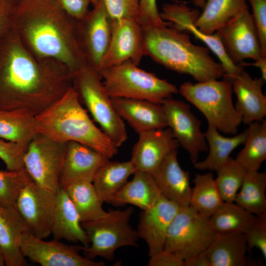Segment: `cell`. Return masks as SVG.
Here are the masks:
<instances>
[{
	"instance_id": "cell-43",
	"label": "cell",
	"mask_w": 266,
	"mask_h": 266,
	"mask_svg": "<svg viewBox=\"0 0 266 266\" xmlns=\"http://www.w3.org/2000/svg\"><path fill=\"white\" fill-rule=\"evenodd\" d=\"M258 33L263 56L266 57V0H248Z\"/></svg>"
},
{
	"instance_id": "cell-28",
	"label": "cell",
	"mask_w": 266,
	"mask_h": 266,
	"mask_svg": "<svg viewBox=\"0 0 266 266\" xmlns=\"http://www.w3.org/2000/svg\"><path fill=\"white\" fill-rule=\"evenodd\" d=\"M248 134L247 129L231 137L221 135L212 126L208 124L204 135L208 144L209 153L203 161L197 162L194 167L199 170L216 171L230 157L232 151L244 144Z\"/></svg>"
},
{
	"instance_id": "cell-18",
	"label": "cell",
	"mask_w": 266,
	"mask_h": 266,
	"mask_svg": "<svg viewBox=\"0 0 266 266\" xmlns=\"http://www.w3.org/2000/svg\"><path fill=\"white\" fill-rule=\"evenodd\" d=\"M138 134L131 160L136 171L152 172L171 151L179 146L168 127L149 130Z\"/></svg>"
},
{
	"instance_id": "cell-9",
	"label": "cell",
	"mask_w": 266,
	"mask_h": 266,
	"mask_svg": "<svg viewBox=\"0 0 266 266\" xmlns=\"http://www.w3.org/2000/svg\"><path fill=\"white\" fill-rule=\"evenodd\" d=\"M217 235L209 218L191 205L180 207L168 228L164 249L184 260L205 250Z\"/></svg>"
},
{
	"instance_id": "cell-25",
	"label": "cell",
	"mask_w": 266,
	"mask_h": 266,
	"mask_svg": "<svg viewBox=\"0 0 266 266\" xmlns=\"http://www.w3.org/2000/svg\"><path fill=\"white\" fill-rule=\"evenodd\" d=\"M128 182L106 202L114 206L131 204L142 210L155 205L162 195L151 172L137 170Z\"/></svg>"
},
{
	"instance_id": "cell-2",
	"label": "cell",
	"mask_w": 266,
	"mask_h": 266,
	"mask_svg": "<svg viewBox=\"0 0 266 266\" xmlns=\"http://www.w3.org/2000/svg\"><path fill=\"white\" fill-rule=\"evenodd\" d=\"M13 29L33 56L62 63L70 77L87 65L77 45L75 20L55 0H18Z\"/></svg>"
},
{
	"instance_id": "cell-29",
	"label": "cell",
	"mask_w": 266,
	"mask_h": 266,
	"mask_svg": "<svg viewBox=\"0 0 266 266\" xmlns=\"http://www.w3.org/2000/svg\"><path fill=\"white\" fill-rule=\"evenodd\" d=\"M136 169L131 161L110 162L100 167L96 172L93 186L103 203L117 193L127 182L128 177Z\"/></svg>"
},
{
	"instance_id": "cell-13",
	"label": "cell",
	"mask_w": 266,
	"mask_h": 266,
	"mask_svg": "<svg viewBox=\"0 0 266 266\" xmlns=\"http://www.w3.org/2000/svg\"><path fill=\"white\" fill-rule=\"evenodd\" d=\"M161 105L167 127L171 130L179 146L188 152L194 164L200 153L208 150L204 133L201 131V121L192 112L189 104L183 100L171 97L165 99Z\"/></svg>"
},
{
	"instance_id": "cell-21",
	"label": "cell",
	"mask_w": 266,
	"mask_h": 266,
	"mask_svg": "<svg viewBox=\"0 0 266 266\" xmlns=\"http://www.w3.org/2000/svg\"><path fill=\"white\" fill-rule=\"evenodd\" d=\"M66 151L60 179V188L79 181L93 182L99 169L109 159L103 154L76 141L66 143Z\"/></svg>"
},
{
	"instance_id": "cell-10",
	"label": "cell",
	"mask_w": 266,
	"mask_h": 266,
	"mask_svg": "<svg viewBox=\"0 0 266 266\" xmlns=\"http://www.w3.org/2000/svg\"><path fill=\"white\" fill-rule=\"evenodd\" d=\"M67 144L37 133L30 142L24 157V167L32 179L57 193Z\"/></svg>"
},
{
	"instance_id": "cell-11",
	"label": "cell",
	"mask_w": 266,
	"mask_h": 266,
	"mask_svg": "<svg viewBox=\"0 0 266 266\" xmlns=\"http://www.w3.org/2000/svg\"><path fill=\"white\" fill-rule=\"evenodd\" d=\"M112 20L102 0L81 20H75V35L86 64L99 72L110 41Z\"/></svg>"
},
{
	"instance_id": "cell-7",
	"label": "cell",
	"mask_w": 266,
	"mask_h": 266,
	"mask_svg": "<svg viewBox=\"0 0 266 266\" xmlns=\"http://www.w3.org/2000/svg\"><path fill=\"white\" fill-rule=\"evenodd\" d=\"M72 87L101 130L118 147L127 139L123 120L106 93L99 72L85 65L70 77Z\"/></svg>"
},
{
	"instance_id": "cell-46",
	"label": "cell",
	"mask_w": 266,
	"mask_h": 266,
	"mask_svg": "<svg viewBox=\"0 0 266 266\" xmlns=\"http://www.w3.org/2000/svg\"><path fill=\"white\" fill-rule=\"evenodd\" d=\"M148 266H184V260L176 254L163 249L150 256Z\"/></svg>"
},
{
	"instance_id": "cell-47",
	"label": "cell",
	"mask_w": 266,
	"mask_h": 266,
	"mask_svg": "<svg viewBox=\"0 0 266 266\" xmlns=\"http://www.w3.org/2000/svg\"><path fill=\"white\" fill-rule=\"evenodd\" d=\"M184 266H210L206 250L184 260Z\"/></svg>"
},
{
	"instance_id": "cell-3",
	"label": "cell",
	"mask_w": 266,
	"mask_h": 266,
	"mask_svg": "<svg viewBox=\"0 0 266 266\" xmlns=\"http://www.w3.org/2000/svg\"><path fill=\"white\" fill-rule=\"evenodd\" d=\"M144 55L179 73L191 76L198 82L217 80L225 71L210 55L207 47L193 44L190 36L169 23L141 25Z\"/></svg>"
},
{
	"instance_id": "cell-39",
	"label": "cell",
	"mask_w": 266,
	"mask_h": 266,
	"mask_svg": "<svg viewBox=\"0 0 266 266\" xmlns=\"http://www.w3.org/2000/svg\"><path fill=\"white\" fill-rule=\"evenodd\" d=\"M29 143L5 141L0 138V158L7 170H18L25 168L24 157Z\"/></svg>"
},
{
	"instance_id": "cell-38",
	"label": "cell",
	"mask_w": 266,
	"mask_h": 266,
	"mask_svg": "<svg viewBox=\"0 0 266 266\" xmlns=\"http://www.w3.org/2000/svg\"><path fill=\"white\" fill-rule=\"evenodd\" d=\"M32 180L25 168L0 171V205L15 206L20 191Z\"/></svg>"
},
{
	"instance_id": "cell-42",
	"label": "cell",
	"mask_w": 266,
	"mask_h": 266,
	"mask_svg": "<svg viewBox=\"0 0 266 266\" xmlns=\"http://www.w3.org/2000/svg\"><path fill=\"white\" fill-rule=\"evenodd\" d=\"M206 0H193L194 4L203 9ZM139 23L141 25L164 23L158 11L156 0H139Z\"/></svg>"
},
{
	"instance_id": "cell-44",
	"label": "cell",
	"mask_w": 266,
	"mask_h": 266,
	"mask_svg": "<svg viewBox=\"0 0 266 266\" xmlns=\"http://www.w3.org/2000/svg\"><path fill=\"white\" fill-rule=\"evenodd\" d=\"M18 0H0V39L13 30Z\"/></svg>"
},
{
	"instance_id": "cell-50",
	"label": "cell",
	"mask_w": 266,
	"mask_h": 266,
	"mask_svg": "<svg viewBox=\"0 0 266 266\" xmlns=\"http://www.w3.org/2000/svg\"><path fill=\"white\" fill-rule=\"evenodd\" d=\"M90 3H91L93 6H95L100 1V0H89Z\"/></svg>"
},
{
	"instance_id": "cell-31",
	"label": "cell",
	"mask_w": 266,
	"mask_h": 266,
	"mask_svg": "<svg viewBox=\"0 0 266 266\" xmlns=\"http://www.w3.org/2000/svg\"><path fill=\"white\" fill-rule=\"evenodd\" d=\"M63 188L73 203L81 223L96 220L107 215L92 182L76 181Z\"/></svg>"
},
{
	"instance_id": "cell-12",
	"label": "cell",
	"mask_w": 266,
	"mask_h": 266,
	"mask_svg": "<svg viewBox=\"0 0 266 266\" xmlns=\"http://www.w3.org/2000/svg\"><path fill=\"white\" fill-rule=\"evenodd\" d=\"M56 194L32 180L17 197L15 206L29 232L38 238L52 234Z\"/></svg>"
},
{
	"instance_id": "cell-41",
	"label": "cell",
	"mask_w": 266,
	"mask_h": 266,
	"mask_svg": "<svg viewBox=\"0 0 266 266\" xmlns=\"http://www.w3.org/2000/svg\"><path fill=\"white\" fill-rule=\"evenodd\" d=\"M247 250L251 252L256 247L266 259V214L256 215L255 218L244 233Z\"/></svg>"
},
{
	"instance_id": "cell-30",
	"label": "cell",
	"mask_w": 266,
	"mask_h": 266,
	"mask_svg": "<svg viewBox=\"0 0 266 266\" xmlns=\"http://www.w3.org/2000/svg\"><path fill=\"white\" fill-rule=\"evenodd\" d=\"M246 5L245 0H206L195 25L203 33L212 34L236 16Z\"/></svg>"
},
{
	"instance_id": "cell-15",
	"label": "cell",
	"mask_w": 266,
	"mask_h": 266,
	"mask_svg": "<svg viewBox=\"0 0 266 266\" xmlns=\"http://www.w3.org/2000/svg\"><path fill=\"white\" fill-rule=\"evenodd\" d=\"M24 257L42 266H104V262H94L82 257L83 246L67 245L58 239L46 241L29 232L24 233L20 240Z\"/></svg>"
},
{
	"instance_id": "cell-48",
	"label": "cell",
	"mask_w": 266,
	"mask_h": 266,
	"mask_svg": "<svg viewBox=\"0 0 266 266\" xmlns=\"http://www.w3.org/2000/svg\"><path fill=\"white\" fill-rule=\"evenodd\" d=\"M242 66H253L258 67L262 73V77L266 81V57H262L259 59L255 61L253 63H244L243 62L240 64Z\"/></svg>"
},
{
	"instance_id": "cell-26",
	"label": "cell",
	"mask_w": 266,
	"mask_h": 266,
	"mask_svg": "<svg viewBox=\"0 0 266 266\" xmlns=\"http://www.w3.org/2000/svg\"><path fill=\"white\" fill-rule=\"evenodd\" d=\"M78 214L65 190L60 188L56 194L52 234L54 239L80 242L84 247L90 243L82 228Z\"/></svg>"
},
{
	"instance_id": "cell-19",
	"label": "cell",
	"mask_w": 266,
	"mask_h": 266,
	"mask_svg": "<svg viewBox=\"0 0 266 266\" xmlns=\"http://www.w3.org/2000/svg\"><path fill=\"white\" fill-rule=\"evenodd\" d=\"M180 207L164 197L152 207L139 214L137 233L148 247L151 256L164 249L168 228Z\"/></svg>"
},
{
	"instance_id": "cell-24",
	"label": "cell",
	"mask_w": 266,
	"mask_h": 266,
	"mask_svg": "<svg viewBox=\"0 0 266 266\" xmlns=\"http://www.w3.org/2000/svg\"><path fill=\"white\" fill-rule=\"evenodd\" d=\"M29 232L16 206L0 205V247L6 266H22L26 263L20 247L22 234Z\"/></svg>"
},
{
	"instance_id": "cell-1",
	"label": "cell",
	"mask_w": 266,
	"mask_h": 266,
	"mask_svg": "<svg viewBox=\"0 0 266 266\" xmlns=\"http://www.w3.org/2000/svg\"><path fill=\"white\" fill-rule=\"evenodd\" d=\"M71 86L65 65L33 56L13 29L0 39V109L36 116Z\"/></svg>"
},
{
	"instance_id": "cell-17",
	"label": "cell",
	"mask_w": 266,
	"mask_h": 266,
	"mask_svg": "<svg viewBox=\"0 0 266 266\" xmlns=\"http://www.w3.org/2000/svg\"><path fill=\"white\" fill-rule=\"evenodd\" d=\"M143 56V35L139 22L132 19L112 20L109 45L99 71L128 61L138 66Z\"/></svg>"
},
{
	"instance_id": "cell-33",
	"label": "cell",
	"mask_w": 266,
	"mask_h": 266,
	"mask_svg": "<svg viewBox=\"0 0 266 266\" xmlns=\"http://www.w3.org/2000/svg\"><path fill=\"white\" fill-rule=\"evenodd\" d=\"M244 148L235 159L246 171L259 170L266 159V121L249 125Z\"/></svg>"
},
{
	"instance_id": "cell-45",
	"label": "cell",
	"mask_w": 266,
	"mask_h": 266,
	"mask_svg": "<svg viewBox=\"0 0 266 266\" xmlns=\"http://www.w3.org/2000/svg\"><path fill=\"white\" fill-rule=\"evenodd\" d=\"M58 5L70 18L79 21L89 12V0H55Z\"/></svg>"
},
{
	"instance_id": "cell-14",
	"label": "cell",
	"mask_w": 266,
	"mask_h": 266,
	"mask_svg": "<svg viewBox=\"0 0 266 266\" xmlns=\"http://www.w3.org/2000/svg\"><path fill=\"white\" fill-rule=\"evenodd\" d=\"M231 61L239 65L247 59L263 56L257 30L247 4L216 32Z\"/></svg>"
},
{
	"instance_id": "cell-49",
	"label": "cell",
	"mask_w": 266,
	"mask_h": 266,
	"mask_svg": "<svg viewBox=\"0 0 266 266\" xmlns=\"http://www.w3.org/2000/svg\"><path fill=\"white\" fill-rule=\"evenodd\" d=\"M5 265V260L3 252L0 247V266H3Z\"/></svg>"
},
{
	"instance_id": "cell-4",
	"label": "cell",
	"mask_w": 266,
	"mask_h": 266,
	"mask_svg": "<svg viewBox=\"0 0 266 266\" xmlns=\"http://www.w3.org/2000/svg\"><path fill=\"white\" fill-rule=\"evenodd\" d=\"M35 119L37 133L55 141H76L109 159L118 153V147L94 124L72 86L60 99L35 116Z\"/></svg>"
},
{
	"instance_id": "cell-5",
	"label": "cell",
	"mask_w": 266,
	"mask_h": 266,
	"mask_svg": "<svg viewBox=\"0 0 266 266\" xmlns=\"http://www.w3.org/2000/svg\"><path fill=\"white\" fill-rule=\"evenodd\" d=\"M178 91L204 115L208 124L225 134L237 133L242 116L233 103L231 81H187L180 85Z\"/></svg>"
},
{
	"instance_id": "cell-6",
	"label": "cell",
	"mask_w": 266,
	"mask_h": 266,
	"mask_svg": "<svg viewBox=\"0 0 266 266\" xmlns=\"http://www.w3.org/2000/svg\"><path fill=\"white\" fill-rule=\"evenodd\" d=\"M137 66L128 61L99 71L110 97L144 100L161 104L165 99L179 93L174 85Z\"/></svg>"
},
{
	"instance_id": "cell-36",
	"label": "cell",
	"mask_w": 266,
	"mask_h": 266,
	"mask_svg": "<svg viewBox=\"0 0 266 266\" xmlns=\"http://www.w3.org/2000/svg\"><path fill=\"white\" fill-rule=\"evenodd\" d=\"M193 182L190 205L209 218L224 202L213 175L211 172L196 174Z\"/></svg>"
},
{
	"instance_id": "cell-8",
	"label": "cell",
	"mask_w": 266,
	"mask_h": 266,
	"mask_svg": "<svg viewBox=\"0 0 266 266\" xmlns=\"http://www.w3.org/2000/svg\"><path fill=\"white\" fill-rule=\"evenodd\" d=\"M133 212L132 206L123 210L109 209L107 215L102 218L81 223L91 244L83 247L84 257L93 260L100 256L112 261L119 248L137 247V232L129 224Z\"/></svg>"
},
{
	"instance_id": "cell-32",
	"label": "cell",
	"mask_w": 266,
	"mask_h": 266,
	"mask_svg": "<svg viewBox=\"0 0 266 266\" xmlns=\"http://www.w3.org/2000/svg\"><path fill=\"white\" fill-rule=\"evenodd\" d=\"M37 133L35 116L21 110L0 109V138L29 143Z\"/></svg>"
},
{
	"instance_id": "cell-16",
	"label": "cell",
	"mask_w": 266,
	"mask_h": 266,
	"mask_svg": "<svg viewBox=\"0 0 266 266\" xmlns=\"http://www.w3.org/2000/svg\"><path fill=\"white\" fill-rule=\"evenodd\" d=\"M200 15L198 9L182 3H165L160 13L161 19L175 29L190 32L202 41L218 58L225 71L223 78L232 82L243 69V66L233 64L229 58L218 33H203L196 27L195 22Z\"/></svg>"
},
{
	"instance_id": "cell-40",
	"label": "cell",
	"mask_w": 266,
	"mask_h": 266,
	"mask_svg": "<svg viewBox=\"0 0 266 266\" xmlns=\"http://www.w3.org/2000/svg\"><path fill=\"white\" fill-rule=\"evenodd\" d=\"M102 1L112 20L132 19L139 21V0H102Z\"/></svg>"
},
{
	"instance_id": "cell-22",
	"label": "cell",
	"mask_w": 266,
	"mask_h": 266,
	"mask_svg": "<svg viewBox=\"0 0 266 266\" xmlns=\"http://www.w3.org/2000/svg\"><path fill=\"white\" fill-rule=\"evenodd\" d=\"M265 82L262 77L252 78L244 69L232 81L237 98L234 106L245 125L262 121L266 116V97L262 92Z\"/></svg>"
},
{
	"instance_id": "cell-35",
	"label": "cell",
	"mask_w": 266,
	"mask_h": 266,
	"mask_svg": "<svg viewBox=\"0 0 266 266\" xmlns=\"http://www.w3.org/2000/svg\"><path fill=\"white\" fill-rule=\"evenodd\" d=\"M255 216L233 202L224 201L209 218L218 234L235 232L245 233Z\"/></svg>"
},
{
	"instance_id": "cell-34",
	"label": "cell",
	"mask_w": 266,
	"mask_h": 266,
	"mask_svg": "<svg viewBox=\"0 0 266 266\" xmlns=\"http://www.w3.org/2000/svg\"><path fill=\"white\" fill-rule=\"evenodd\" d=\"M236 204L255 215L266 214V173L258 170L246 171Z\"/></svg>"
},
{
	"instance_id": "cell-20",
	"label": "cell",
	"mask_w": 266,
	"mask_h": 266,
	"mask_svg": "<svg viewBox=\"0 0 266 266\" xmlns=\"http://www.w3.org/2000/svg\"><path fill=\"white\" fill-rule=\"evenodd\" d=\"M177 153L178 148L171 151L151 173L162 196L184 207L190 205L192 188L190 173L180 167Z\"/></svg>"
},
{
	"instance_id": "cell-37",
	"label": "cell",
	"mask_w": 266,
	"mask_h": 266,
	"mask_svg": "<svg viewBox=\"0 0 266 266\" xmlns=\"http://www.w3.org/2000/svg\"><path fill=\"white\" fill-rule=\"evenodd\" d=\"M216 171L217 177L215 180L224 201H234L246 171L235 159L230 157Z\"/></svg>"
},
{
	"instance_id": "cell-23",
	"label": "cell",
	"mask_w": 266,
	"mask_h": 266,
	"mask_svg": "<svg viewBox=\"0 0 266 266\" xmlns=\"http://www.w3.org/2000/svg\"><path fill=\"white\" fill-rule=\"evenodd\" d=\"M116 111L138 133L167 127L162 106L148 100L111 97Z\"/></svg>"
},
{
	"instance_id": "cell-27",
	"label": "cell",
	"mask_w": 266,
	"mask_h": 266,
	"mask_svg": "<svg viewBox=\"0 0 266 266\" xmlns=\"http://www.w3.org/2000/svg\"><path fill=\"white\" fill-rule=\"evenodd\" d=\"M245 235L235 232L218 234L206 249L210 266H245Z\"/></svg>"
}]
</instances>
